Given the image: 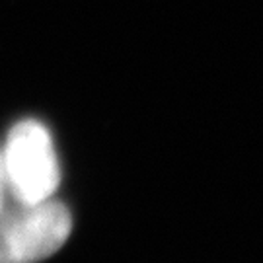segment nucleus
<instances>
[{"instance_id":"1","label":"nucleus","mask_w":263,"mask_h":263,"mask_svg":"<svg viewBox=\"0 0 263 263\" xmlns=\"http://www.w3.org/2000/svg\"><path fill=\"white\" fill-rule=\"evenodd\" d=\"M72 230L68 209L55 199L0 209V263H39L53 255Z\"/></svg>"},{"instance_id":"2","label":"nucleus","mask_w":263,"mask_h":263,"mask_svg":"<svg viewBox=\"0 0 263 263\" xmlns=\"http://www.w3.org/2000/svg\"><path fill=\"white\" fill-rule=\"evenodd\" d=\"M10 193L22 203H39L55 195L61 170L47 127L24 119L10 129L2 148Z\"/></svg>"},{"instance_id":"3","label":"nucleus","mask_w":263,"mask_h":263,"mask_svg":"<svg viewBox=\"0 0 263 263\" xmlns=\"http://www.w3.org/2000/svg\"><path fill=\"white\" fill-rule=\"evenodd\" d=\"M12 197L10 193L8 176H6V166H4V156H2V148H0V209L4 207Z\"/></svg>"}]
</instances>
